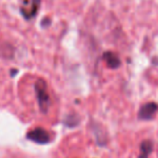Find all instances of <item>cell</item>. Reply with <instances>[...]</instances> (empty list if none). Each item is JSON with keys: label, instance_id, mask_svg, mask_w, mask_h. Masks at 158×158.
<instances>
[{"label": "cell", "instance_id": "obj_4", "mask_svg": "<svg viewBox=\"0 0 158 158\" xmlns=\"http://www.w3.org/2000/svg\"><path fill=\"white\" fill-rule=\"evenodd\" d=\"M103 60L105 61L106 65L110 68H113V69H116L120 66V59L113 51H106L103 54Z\"/></svg>", "mask_w": 158, "mask_h": 158}, {"label": "cell", "instance_id": "obj_5", "mask_svg": "<svg viewBox=\"0 0 158 158\" xmlns=\"http://www.w3.org/2000/svg\"><path fill=\"white\" fill-rule=\"evenodd\" d=\"M141 151H142L141 158H147L148 154L151 153V151H152V143L149 142V141L143 142L142 145H141Z\"/></svg>", "mask_w": 158, "mask_h": 158}, {"label": "cell", "instance_id": "obj_3", "mask_svg": "<svg viewBox=\"0 0 158 158\" xmlns=\"http://www.w3.org/2000/svg\"><path fill=\"white\" fill-rule=\"evenodd\" d=\"M27 138L36 143L44 144V143H48L50 141V134L42 128H36V129L31 130V132H28Z\"/></svg>", "mask_w": 158, "mask_h": 158}, {"label": "cell", "instance_id": "obj_2", "mask_svg": "<svg viewBox=\"0 0 158 158\" xmlns=\"http://www.w3.org/2000/svg\"><path fill=\"white\" fill-rule=\"evenodd\" d=\"M158 110V105L155 102H147L141 106L139 110V118L142 120H149L152 119Z\"/></svg>", "mask_w": 158, "mask_h": 158}, {"label": "cell", "instance_id": "obj_1", "mask_svg": "<svg viewBox=\"0 0 158 158\" xmlns=\"http://www.w3.org/2000/svg\"><path fill=\"white\" fill-rule=\"evenodd\" d=\"M35 91L36 95H37L38 100V105L42 113H47L50 107V95L48 92V87H47V82L44 79H38L35 84Z\"/></svg>", "mask_w": 158, "mask_h": 158}]
</instances>
